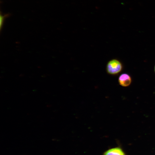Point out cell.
Returning <instances> with one entry per match:
<instances>
[{"instance_id":"2","label":"cell","mask_w":155,"mask_h":155,"mask_svg":"<svg viewBox=\"0 0 155 155\" xmlns=\"http://www.w3.org/2000/svg\"><path fill=\"white\" fill-rule=\"evenodd\" d=\"M131 81L130 76L126 73L121 74L118 78V82L119 85L123 87L129 86L131 84Z\"/></svg>"},{"instance_id":"4","label":"cell","mask_w":155,"mask_h":155,"mask_svg":"<svg viewBox=\"0 0 155 155\" xmlns=\"http://www.w3.org/2000/svg\"><path fill=\"white\" fill-rule=\"evenodd\" d=\"M9 14H5L4 15L2 14L1 13H0V28H2L3 24L4 22L5 19L9 16Z\"/></svg>"},{"instance_id":"5","label":"cell","mask_w":155,"mask_h":155,"mask_svg":"<svg viewBox=\"0 0 155 155\" xmlns=\"http://www.w3.org/2000/svg\"><path fill=\"white\" fill-rule=\"evenodd\" d=\"M154 71H155V66H154Z\"/></svg>"},{"instance_id":"1","label":"cell","mask_w":155,"mask_h":155,"mask_svg":"<svg viewBox=\"0 0 155 155\" xmlns=\"http://www.w3.org/2000/svg\"><path fill=\"white\" fill-rule=\"evenodd\" d=\"M122 68L121 63L119 60L114 59L108 62L106 65V71L108 74L115 75L120 73Z\"/></svg>"},{"instance_id":"3","label":"cell","mask_w":155,"mask_h":155,"mask_svg":"<svg viewBox=\"0 0 155 155\" xmlns=\"http://www.w3.org/2000/svg\"><path fill=\"white\" fill-rule=\"evenodd\" d=\"M103 155H125L124 153L119 148H115L110 149L106 151Z\"/></svg>"}]
</instances>
